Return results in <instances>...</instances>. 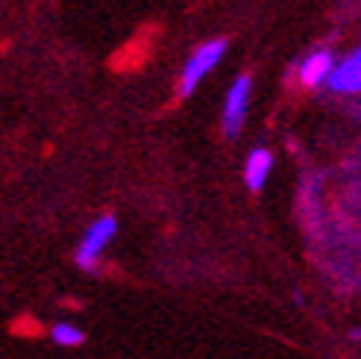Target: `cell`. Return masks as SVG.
Listing matches in <instances>:
<instances>
[{
	"instance_id": "1",
	"label": "cell",
	"mask_w": 361,
	"mask_h": 359,
	"mask_svg": "<svg viewBox=\"0 0 361 359\" xmlns=\"http://www.w3.org/2000/svg\"><path fill=\"white\" fill-rule=\"evenodd\" d=\"M224 53H226V42H224V39L206 42L200 50H194V53H191V59L185 62V71H183V83H179V98H191V92L203 83V77L224 59Z\"/></svg>"
},
{
	"instance_id": "2",
	"label": "cell",
	"mask_w": 361,
	"mask_h": 359,
	"mask_svg": "<svg viewBox=\"0 0 361 359\" xmlns=\"http://www.w3.org/2000/svg\"><path fill=\"white\" fill-rule=\"evenodd\" d=\"M115 233H118V218H115V215H100V218L88 227L85 239L77 247V265L85 268V271H92L94 262L100 259V254L106 250V245L115 239Z\"/></svg>"
},
{
	"instance_id": "3",
	"label": "cell",
	"mask_w": 361,
	"mask_h": 359,
	"mask_svg": "<svg viewBox=\"0 0 361 359\" xmlns=\"http://www.w3.org/2000/svg\"><path fill=\"white\" fill-rule=\"evenodd\" d=\"M250 88H252V80L247 74L238 77L229 88L226 106H224V136L226 139H238L241 133V124L247 118V106H250Z\"/></svg>"
},
{
	"instance_id": "4",
	"label": "cell",
	"mask_w": 361,
	"mask_h": 359,
	"mask_svg": "<svg viewBox=\"0 0 361 359\" xmlns=\"http://www.w3.org/2000/svg\"><path fill=\"white\" fill-rule=\"evenodd\" d=\"M329 92L335 95H358V86H361V53H347L341 62H332L326 80Z\"/></svg>"
},
{
	"instance_id": "5",
	"label": "cell",
	"mask_w": 361,
	"mask_h": 359,
	"mask_svg": "<svg viewBox=\"0 0 361 359\" xmlns=\"http://www.w3.org/2000/svg\"><path fill=\"white\" fill-rule=\"evenodd\" d=\"M332 62H335L332 50H326V47H317V50H312L309 57H305V59L297 65V74H300L302 86H312V88L323 86V80H326V74H329Z\"/></svg>"
},
{
	"instance_id": "6",
	"label": "cell",
	"mask_w": 361,
	"mask_h": 359,
	"mask_svg": "<svg viewBox=\"0 0 361 359\" xmlns=\"http://www.w3.org/2000/svg\"><path fill=\"white\" fill-rule=\"evenodd\" d=\"M270 168H274V153L267 148H256L250 156H247V168H244V180L252 192H262L267 177H270Z\"/></svg>"
},
{
	"instance_id": "7",
	"label": "cell",
	"mask_w": 361,
	"mask_h": 359,
	"mask_svg": "<svg viewBox=\"0 0 361 359\" xmlns=\"http://www.w3.org/2000/svg\"><path fill=\"white\" fill-rule=\"evenodd\" d=\"M50 339L56 345H62V348H74V345H82L85 342V333L80 327H74V324H56V327L50 330Z\"/></svg>"
}]
</instances>
